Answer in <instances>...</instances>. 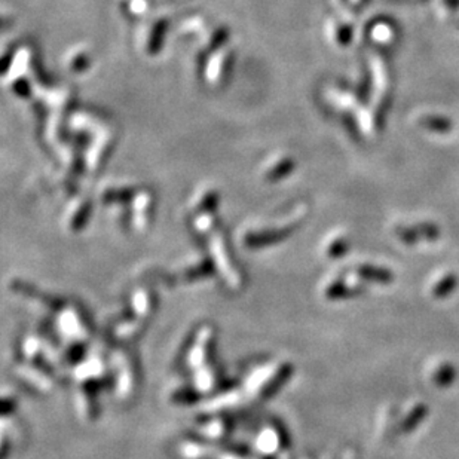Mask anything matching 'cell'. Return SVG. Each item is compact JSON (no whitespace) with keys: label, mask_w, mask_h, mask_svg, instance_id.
I'll return each instance as SVG.
<instances>
[{"label":"cell","mask_w":459,"mask_h":459,"mask_svg":"<svg viewBox=\"0 0 459 459\" xmlns=\"http://www.w3.org/2000/svg\"><path fill=\"white\" fill-rule=\"evenodd\" d=\"M434 384L437 386L446 388V386H451L455 381H456V369L453 364H442V366L434 372Z\"/></svg>","instance_id":"cell-6"},{"label":"cell","mask_w":459,"mask_h":459,"mask_svg":"<svg viewBox=\"0 0 459 459\" xmlns=\"http://www.w3.org/2000/svg\"><path fill=\"white\" fill-rule=\"evenodd\" d=\"M349 252V244L347 240L344 238H340V240H336L335 242L330 244V247H328L327 249V254L330 256V257H340V256H344Z\"/></svg>","instance_id":"cell-7"},{"label":"cell","mask_w":459,"mask_h":459,"mask_svg":"<svg viewBox=\"0 0 459 459\" xmlns=\"http://www.w3.org/2000/svg\"><path fill=\"white\" fill-rule=\"evenodd\" d=\"M458 277L455 274H447L444 275L437 284H435L432 287V296L435 299H446V298H449L451 294L456 290L458 287Z\"/></svg>","instance_id":"cell-3"},{"label":"cell","mask_w":459,"mask_h":459,"mask_svg":"<svg viewBox=\"0 0 459 459\" xmlns=\"http://www.w3.org/2000/svg\"><path fill=\"white\" fill-rule=\"evenodd\" d=\"M356 274L367 282L374 284H391L394 281V274L390 269L374 266V265H360L356 268Z\"/></svg>","instance_id":"cell-1"},{"label":"cell","mask_w":459,"mask_h":459,"mask_svg":"<svg viewBox=\"0 0 459 459\" xmlns=\"http://www.w3.org/2000/svg\"><path fill=\"white\" fill-rule=\"evenodd\" d=\"M358 289H352L349 287L347 282L344 281H333L330 286H328L326 289V296L328 299H333V300H337V299H348V298H352V296H358Z\"/></svg>","instance_id":"cell-5"},{"label":"cell","mask_w":459,"mask_h":459,"mask_svg":"<svg viewBox=\"0 0 459 459\" xmlns=\"http://www.w3.org/2000/svg\"><path fill=\"white\" fill-rule=\"evenodd\" d=\"M428 414V409L425 405H416L414 409H411L409 411V415L403 419L402 422V430L405 432H410V431H414L415 428L419 427V423L425 419Z\"/></svg>","instance_id":"cell-4"},{"label":"cell","mask_w":459,"mask_h":459,"mask_svg":"<svg viewBox=\"0 0 459 459\" xmlns=\"http://www.w3.org/2000/svg\"><path fill=\"white\" fill-rule=\"evenodd\" d=\"M398 237L406 244H415L419 240H437L439 238V229L435 226H423L419 229H403L398 232Z\"/></svg>","instance_id":"cell-2"}]
</instances>
